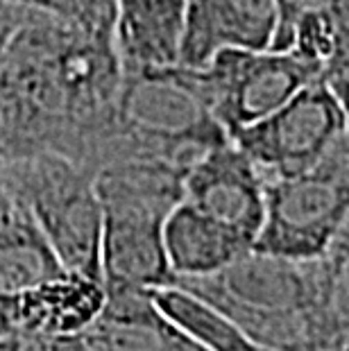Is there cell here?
Returning a JSON list of instances; mask_svg holds the SVG:
<instances>
[{
  "mask_svg": "<svg viewBox=\"0 0 349 351\" xmlns=\"http://www.w3.org/2000/svg\"><path fill=\"white\" fill-rule=\"evenodd\" d=\"M107 288L95 276L64 270L39 286L3 300L10 333L27 338H71L91 326L105 308Z\"/></svg>",
  "mask_w": 349,
  "mask_h": 351,
  "instance_id": "cell-10",
  "label": "cell"
},
{
  "mask_svg": "<svg viewBox=\"0 0 349 351\" xmlns=\"http://www.w3.org/2000/svg\"><path fill=\"white\" fill-rule=\"evenodd\" d=\"M114 5L123 69L177 64L186 0H114Z\"/></svg>",
  "mask_w": 349,
  "mask_h": 351,
  "instance_id": "cell-12",
  "label": "cell"
},
{
  "mask_svg": "<svg viewBox=\"0 0 349 351\" xmlns=\"http://www.w3.org/2000/svg\"><path fill=\"white\" fill-rule=\"evenodd\" d=\"M7 199H10V195H7L5 186L0 184V215H3V211H5V204H7Z\"/></svg>",
  "mask_w": 349,
  "mask_h": 351,
  "instance_id": "cell-21",
  "label": "cell"
},
{
  "mask_svg": "<svg viewBox=\"0 0 349 351\" xmlns=\"http://www.w3.org/2000/svg\"><path fill=\"white\" fill-rule=\"evenodd\" d=\"M320 258L297 261L252 247L218 272L173 286L202 297L272 351H336L322 315Z\"/></svg>",
  "mask_w": 349,
  "mask_h": 351,
  "instance_id": "cell-1",
  "label": "cell"
},
{
  "mask_svg": "<svg viewBox=\"0 0 349 351\" xmlns=\"http://www.w3.org/2000/svg\"><path fill=\"white\" fill-rule=\"evenodd\" d=\"M10 335L14 340V351H82L73 338L43 340V338H27V335H14V333Z\"/></svg>",
  "mask_w": 349,
  "mask_h": 351,
  "instance_id": "cell-18",
  "label": "cell"
},
{
  "mask_svg": "<svg viewBox=\"0 0 349 351\" xmlns=\"http://www.w3.org/2000/svg\"><path fill=\"white\" fill-rule=\"evenodd\" d=\"M184 175L175 163L141 156L107 161L95 170L107 288L173 286L163 222L184 195Z\"/></svg>",
  "mask_w": 349,
  "mask_h": 351,
  "instance_id": "cell-2",
  "label": "cell"
},
{
  "mask_svg": "<svg viewBox=\"0 0 349 351\" xmlns=\"http://www.w3.org/2000/svg\"><path fill=\"white\" fill-rule=\"evenodd\" d=\"M340 234H347V236H349V218H347V222H345V227H343V231H340Z\"/></svg>",
  "mask_w": 349,
  "mask_h": 351,
  "instance_id": "cell-22",
  "label": "cell"
},
{
  "mask_svg": "<svg viewBox=\"0 0 349 351\" xmlns=\"http://www.w3.org/2000/svg\"><path fill=\"white\" fill-rule=\"evenodd\" d=\"M322 263V315L336 351H349V236L340 234Z\"/></svg>",
  "mask_w": 349,
  "mask_h": 351,
  "instance_id": "cell-15",
  "label": "cell"
},
{
  "mask_svg": "<svg viewBox=\"0 0 349 351\" xmlns=\"http://www.w3.org/2000/svg\"><path fill=\"white\" fill-rule=\"evenodd\" d=\"M27 14L57 21L98 39L116 41L114 0H7Z\"/></svg>",
  "mask_w": 349,
  "mask_h": 351,
  "instance_id": "cell-16",
  "label": "cell"
},
{
  "mask_svg": "<svg viewBox=\"0 0 349 351\" xmlns=\"http://www.w3.org/2000/svg\"><path fill=\"white\" fill-rule=\"evenodd\" d=\"M200 84L215 121L232 138L261 123L322 73L288 50H222L202 69Z\"/></svg>",
  "mask_w": 349,
  "mask_h": 351,
  "instance_id": "cell-5",
  "label": "cell"
},
{
  "mask_svg": "<svg viewBox=\"0 0 349 351\" xmlns=\"http://www.w3.org/2000/svg\"><path fill=\"white\" fill-rule=\"evenodd\" d=\"M347 218L349 186L340 179L315 168L270 179L254 250L297 261L320 258L340 236Z\"/></svg>",
  "mask_w": 349,
  "mask_h": 351,
  "instance_id": "cell-6",
  "label": "cell"
},
{
  "mask_svg": "<svg viewBox=\"0 0 349 351\" xmlns=\"http://www.w3.org/2000/svg\"><path fill=\"white\" fill-rule=\"evenodd\" d=\"M0 184L29 208L66 270L102 279V206L91 168L41 150L14 156Z\"/></svg>",
  "mask_w": 349,
  "mask_h": 351,
  "instance_id": "cell-4",
  "label": "cell"
},
{
  "mask_svg": "<svg viewBox=\"0 0 349 351\" xmlns=\"http://www.w3.org/2000/svg\"><path fill=\"white\" fill-rule=\"evenodd\" d=\"M345 125L343 102L324 80H315L261 123L234 134L232 141L270 182L313 168Z\"/></svg>",
  "mask_w": 349,
  "mask_h": 351,
  "instance_id": "cell-7",
  "label": "cell"
},
{
  "mask_svg": "<svg viewBox=\"0 0 349 351\" xmlns=\"http://www.w3.org/2000/svg\"><path fill=\"white\" fill-rule=\"evenodd\" d=\"M7 195L0 215V300L25 293L66 270L29 208L10 191Z\"/></svg>",
  "mask_w": 349,
  "mask_h": 351,
  "instance_id": "cell-13",
  "label": "cell"
},
{
  "mask_svg": "<svg viewBox=\"0 0 349 351\" xmlns=\"http://www.w3.org/2000/svg\"><path fill=\"white\" fill-rule=\"evenodd\" d=\"M163 250L177 279H197L222 270L252 250V245L229 227L180 199L163 222Z\"/></svg>",
  "mask_w": 349,
  "mask_h": 351,
  "instance_id": "cell-11",
  "label": "cell"
},
{
  "mask_svg": "<svg viewBox=\"0 0 349 351\" xmlns=\"http://www.w3.org/2000/svg\"><path fill=\"white\" fill-rule=\"evenodd\" d=\"M7 333H10V322H7L5 306H3V300H0V335H7Z\"/></svg>",
  "mask_w": 349,
  "mask_h": 351,
  "instance_id": "cell-19",
  "label": "cell"
},
{
  "mask_svg": "<svg viewBox=\"0 0 349 351\" xmlns=\"http://www.w3.org/2000/svg\"><path fill=\"white\" fill-rule=\"evenodd\" d=\"M274 0H186L177 64L202 69L222 50H272Z\"/></svg>",
  "mask_w": 349,
  "mask_h": 351,
  "instance_id": "cell-9",
  "label": "cell"
},
{
  "mask_svg": "<svg viewBox=\"0 0 349 351\" xmlns=\"http://www.w3.org/2000/svg\"><path fill=\"white\" fill-rule=\"evenodd\" d=\"M150 295L163 315L204 351H272L252 340L222 311L180 286L152 288Z\"/></svg>",
  "mask_w": 349,
  "mask_h": 351,
  "instance_id": "cell-14",
  "label": "cell"
},
{
  "mask_svg": "<svg viewBox=\"0 0 349 351\" xmlns=\"http://www.w3.org/2000/svg\"><path fill=\"white\" fill-rule=\"evenodd\" d=\"M111 127L123 147L109 161L141 156L184 170L229 138L215 121L197 69L182 64L125 69Z\"/></svg>",
  "mask_w": 349,
  "mask_h": 351,
  "instance_id": "cell-3",
  "label": "cell"
},
{
  "mask_svg": "<svg viewBox=\"0 0 349 351\" xmlns=\"http://www.w3.org/2000/svg\"><path fill=\"white\" fill-rule=\"evenodd\" d=\"M0 351H14V340L12 335H0Z\"/></svg>",
  "mask_w": 349,
  "mask_h": 351,
  "instance_id": "cell-20",
  "label": "cell"
},
{
  "mask_svg": "<svg viewBox=\"0 0 349 351\" xmlns=\"http://www.w3.org/2000/svg\"><path fill=\"white\" fill-rule=\"evenodd\" d=\"M265 186L268 182L254 161L227 138L189 166L182 199L254 247L265 215Z\"/></svg>",
  "mask_w": 349,
  "mask_h": 351,
  "instance_id": "cell-8",
  "label": "cell"
},
{
  "mask_svg": "<svg viewBox=\"0 0 349 351\" xmlns=\"http://www.w3.org/2000/svg\"><path fill=\"white\" fill-rule=\"evenodd\" d=\"M277 5V32H274L272 50H284L288 34L300 19L309 14L333 10L340 5V0H274Z\"/></svg>",
  "mask_w": 349,
  "mask_h": 351,
  "instance_id": "cell-17",
  "label": "cell"
},
{
  "mask_svg": "<svg viewBox=\"0 0 349 351\" xmlns=\"http://www.w3.org/2000/svg\"><path fill=\"white\" fill-rule=\"evenodd\" d=\"M340 3H343V7L349 12V0H340Z\"/></svg>",
  "mask_w": 349,
  "mask_h": 351,
  "instance_id": "cell-23",
  "label": "cell"
}]
</instances>
